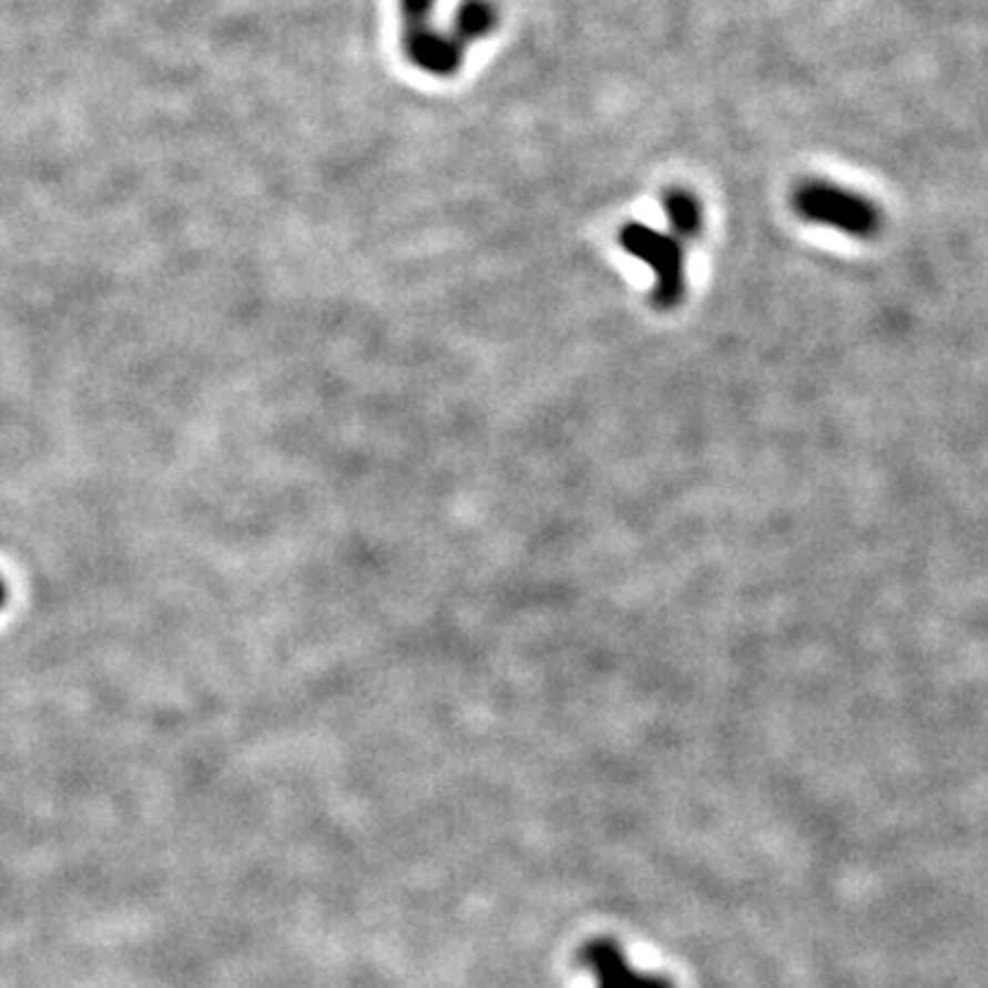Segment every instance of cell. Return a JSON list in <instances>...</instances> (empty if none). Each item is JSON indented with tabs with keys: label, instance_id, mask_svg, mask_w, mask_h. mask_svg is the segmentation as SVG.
Listing matches in <instances>:
<instances>
[{
	"label": "cell",
	"instance_id": "cell-5",
	"mask_svg": "<svg viewBox=\"0 0 988 988\" xmlns=\"http://www.w3.org/2000/svg\"><path fill=\"white\" fill-rule=\"evenodd\" d=\"M497 28V9L489 0H461L454 14V33L450 37L467 48L470 42L489 37Z\"/></svg>",
	"mask_w": 988,
	"mask_h": 988
},
{
	"label": "cell",
	"instance_id": "cell-8",
	"mask_svg": "<svg viewBox=\"0 0 988 988\" xmlns=\"http://www.w3.org/2000/svg\"><path fill=\"white\" fill-rule=\"evenodd\" d=\"M6 602V588H3V582H0V604Z\"/></svg>",
	"mask_w": 988,
	"mask_h": 988
},
{
	"label": "cell",
	"instance_id": "cell-2",
	"mask_svg": "<svg viewBox=\"0 0 988 988\" xmlns=\"http://www.w3.org/2000/svg\"><path fill=\"white\" fill-rule=\"evenodd\" d=\"M794 210L796 215L811 220V223L826 225V228L857 236V240L874 236L882 223V215L865 195L852 193L841 184L813 182V179L794 190Z\"/></svg>",
	"mask_w": 988,
	"mask_h": 988
},
{
	"label": "cell",
	"instance_id": "cell-7",
	"mask_svg": "<svg viewBox=\"0 0 988 988\" xmlns=\"http://www.w3.org/2000/svg\"><path fill=\"white\" fill-rule=\"evenodd\" d=\"M437 0H401V17H404V31L409 28L429 26L431 11H435Z\"/></svg>",
	"mask_w": 988,
	"mask_h": 988
},
{
	"label": "cell",
	"instance_id": "cell-4",
	"mask_svg": "<svg viewBox=\"0 0 988 988\" xmlns=\"http://www.w3.org/2000/svg\"><path fill=\"white\" fill-rule=\"evenodd\" d=\"M582 964L597 975L599 988H673L668 978L643 975L632 969L618 941L593 939L582 947Z\"/></svg>",
	"mask_w": 988,
	"mask_h": 988
},
{
	"label": "cell",
	"instance_id": "cell-1",
	"mask_svg": "<svg viewBox=\"0 0 988 988\" xmlns=\"http://www.w3.org/2000/svg\"><path fill=\"white\" fill-rule=\"evenodd\" d=\"M623 251L640 258L654 273V303L656 308L670 310L686 294V256L684 242L679 236L662 234L643 223H627L618 234Z\"/></svg>",
	"mask_w": 988,
	"mask_h": 988
},
{
	"label": "cell",
	"instance_id": "cell-3",
	"mask_svg": "<svg viewBox=\"0 0 988 988\" xmlns=\"http://www.w3.org/2000/svg\"><path fill=\"white\" fill-rule=\"evenodd\" d=\"M401 48L412 67H418L420 72L435 74V78H454V74L461 69V63H465V50H467L461 48L454 37L439 33L431 26H420L404 31Z\"/></svg>",
	"mask_w": 988,
	"mask_h": 988
},
{
	"label": "cell",
	"instance_id": "cell-6",
	"mask_svg": "<svg viewBox=\"0 0 988 988\" xmlns=\"http://www.w3.org/2000/svg\"><path fill=\"white\" fill-rule=\"evenodd\" d=\"M662 206H664V215H668L670 225H673L675 234L684 240H697L703 231V206L690 190L684 187H670L668 193L662 195Z\"/></svg>",
	"mask_w": 988,
	"mask_h": 988
}]
</instances>
